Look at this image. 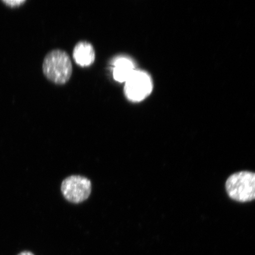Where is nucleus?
Wrapping results in <instances>:
<instances>
[{"label":"nucleus","mask_w":255,"mask_h":255,"mask_svg":"<svg viewBox=\"0 0 255 255\" xmlns=\"http://www.w3.org/2000/svg\"><path fill=\"white\" fill-rule=\"evenodd\" d=\"M46 77L56 84H65L72 74V65L68 53L59 49L48 53L43 63Z\"/></svg>","instance_id":"nucleus-1"},{"label":"nucleus","mask_w":255,"mask_h":255,"mask_svg":"<svg viewBox=\"0 0 255 255\" xmlns=\"http://www.w3.org/2000/svg\"><path fill=\"white\" fill-rule=\"evenodd\" d=\"M229 197L238 202L255 200V173L241 171L231 175L226 183Z\"/></svg>","instance_id":"nucleus-2"},{"label":"nucleus","mask_w":255,"mask_h":255,"mask_svg":"<svg viewBox=\"0 0 255 255\" xmlns=\"http://www.w3.org/2000/svg\"><path fill=\"white\" fill-rule=\"evenodd\" d=\"M153 83L147 72L136 69L126 82L124 93L127 98L133 103H139L151 94Z\"/></svg>","instance_id":"nucleus-3"},{"label":"nucleus","mask_w":255,"mask_h":255,"mask_svg":"<svg viewBox=\"0 0 255 255\" xmlns=\"http://www.w3.org/2000/svg\"><path fill=\"white\" fill-rule=\"evenodd\" d=\"M92 184L87 177L71 175L63 181L61 191L69 202L80 203L88 199L91 193Z\"/></svg>","instance_id":"nucleus-4"},{"label":"nucleus","mask_w":255,"mask_h":255,"mask_svg":"<svg viewBox=\"0 0 255 255\" xmlns=\"http://www.w3.org/2000/svg\"><path fill=\"white\" fill-rule=\"evenodd\" d=\"M73 57L76 64L80 66H91L95 59L94 47L87 41H80L73 49Z\"/></svg>","instance_id":"nucleus-5"},{"label":"nucleus","mask_w":255,"mask_h":255,"mask_svg":"<svg viewBox=\"0 0 255 255\" xmlns=\"http://www.w3.org/2000/svg\"><path fill=\"white\" fill-rule=\"evenodd\" d=\"M135 70L134 63L131 59L127 57H117L113 63L114 79L120 83L126 82Z\"/></svg>","instance_id":"nucleus-6"},{"label":"nucleus","mask_w":255,"mask_h":255,"mask_svg":"<svg viewBox=\"0 0 255 255\" xmlns=\"http://www.w3.org/2000/svg\"><path fill=\"white\" fill-rule=\"evenodd\" d=\"M2 2L11 7H15V6L20 5L22 3H24L25 1H2Z\"/></svg>","instance_id":"nucleus-7"},{"label":"nucleus","mask_w":255,"mask_h":255,"mask_svg":"<svg viewBox=\"0 0 255 255\" xmlns=\"http://www.w3.org/2000/svg\"><path fill=\"white\" fill-rule=\"evenodd\" d=\"M17 255H34V254L30 251H24L21 252V253L18 254Z\"/></svg>","instance_id":"nucleus-8"}]
</instances>
